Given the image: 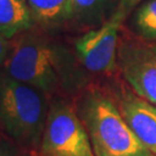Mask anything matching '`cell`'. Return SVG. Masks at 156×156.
I'll return each instance as SVG.
<instances>
[{
    "label": "cell",
    "mask_w": 156,
    "mask_h": 156,
    "mask_svg": "<svg viewBox=\"0 0 156 156\" xmlns=\"http://www.w3.org/2000/svg\"><path fill=\"white\" fill-rule=\"evenodd\" d=\"M119 110L138 139L156 156L155 104L125 91L120 98Z\"/></svg>",
    "instance_id": "cell-7"
},
{
    "label": "cell",
    "mask_w": 156,
    "mask_h": 156,
    "mask_svg": "<svg viewBox=\"0 0 156 156\" xmlns=\"http://www.w3.org/2000/svg\"><path fill=\"white\" fill-rule=\"evenodd\" d=\"M0 102H1V84H0Z\"/></svg>",
    "instance_id": "cell-15"
},
{
    "label": "cell",
    "mask_w": 156,
    "mask_h": 156,
    "mask_svg": "<svg viewBox=\"0 0 156 156\" xmlns=\"http://www.w3.org/2000/svg\"><path fill=\"white\" fill-rule=\"evenodd\" d=\"M33 24L27 0H0V34L7 39L31 29Z\"/></svg>",
    "instance_id": "cell-8"
},
{
    "label": "cell",
    "mask_w": 156,
    "mask_h": 156,
    "mask_svg": "<svg viewBox=\"0 0 156 156\" xmlns=\"http://www.w3.org/2000/svg\"><path fill=\"white\" fill-rule=\"evenodd\" d=\"M109 0H72L73 19L84 24H94L102 20Z\"/></svg>",
    "instance_id": "cell-10"
},
{
    "label": "cell",
    "mask_w": 156,
    "mask_h": 156,
    "mask_svg": "<svg viewBox=\"0 0 156 156\" xmlns=\"http://www.w3.org/2000/svg\"><path fill=\"white\" fill-rule=\"evenodd\" d=\"M126 12L118 7L112 16L75 42V52L82 66L93 73H111L117 64L119 29Z\"/></svg>",
    "instance_id": "cell-5"
},
{
    "label": "cell",
    "mask_w": 156,
    "mask_h": 156,
    "mask_svg": "<svg viewBox=\"0 0 156 156\" xmlns=\"http://www.w3.org/2000/svg\"><path fill=\"white\" fill-rule=\"evenodd\" d=\"M80 112L95 156H154L104 94L96 90L88 93Z\"/></svg>",
    "instance_id": "cell-2"
},
{
    "label": "cell",
    "mask_w": 156,
    "mask_h": 156,
    "mask_svg": "<svg viewBox=\"0 0 156 156\" xmlns=\"http://www.w3.org/2000/svg\"><path fill=\"white\" fill-rule=\"evenodd\" d=\"M48 112L44 91L9 76L1 83L0 124L20 145L28 148L38 147Z\"/></svg>",
    "instance_id": "cell-3"
},
{
    "label": "cell",
    "mask_w": 156,
    "mask_h": 156,
    "mask_svg": "<svg viewBox=\"0 0 156 156\" xmlns=\"http://www.w3.org/2000/svg\"><path fill=\"white\" fill-rule=\"evenodd\" d=\"M135 27L148 41L156 39V0H148L135 14Z\"/></svg>",
    "instance_id": "cell-11"
},
{
    "label": "cell",
    "mask_w": 156,
    "mask_h": 156,
    "mask_svg": "<svg viewBox=\"0 0 156 156\" xmlns=\"http://www.w3.org/2000/svg\"><path fill=\"white\" fill-rule=\"evenodd\" d=\"M119 64L134 93L156 105V39L148 43H124Z\"/></svg>",
    "instance_id": "cell-6"
},
{
    "label": "cell",
    "mask_w": 156,
    "mask_h": 156,
    "mask_svg": "<svg viewBox=\"0 0 156 156\" xmlns=\"http://www.w3.org/2000/svg\"><path fill=\"white\" fill-rule=\"evenodd\" d=\"M139 1L140 0H122V1H120V5H119V8H122L123 11L128 13V11H129L136 2H139Z\"/></svg>",
    "instance_id": "cell-14"
},
{
    "label": "cell",
    "mask_w": 156,
    "mask_h": 156,
    "mask_svg": "<svg viewBox=\"0 0 156 156\" xmlns=\"http://www.w3.org/2000/svg\"><path fill=\"white\" fill-rule=\"evenodd\" d=\"M34 22L53 28L73 19L72 0H27Z\"/></svg>",
    "instance_id": "cell-9"
},
{
    "label": "cell",
    "mask_w": 156,
    "mask_h": 156,
    "mask_svg": "<svg viewBox=\"0 0 156 156\" xmlns=\"http://www.w3.org/2000/svg\"><path fill=\"white\" fill-rule=\"evenodd\" d=\"M0 156H21L9 140L0 135Z\"/></svg>",
    "instance_id": "cell-12"
},
{
    "label": "cell",
    "mask_w": 156,
    "mask_h": 156,
    "mask_svg": "<svg viewBox=\"0 0 156 156\" xmlns=\"http://www.w3.org/2000/svg\"><path fill=\"white\" fill-rule=\"evenodd\" d=\"M11 51V43L4 35L0 34V65L6 62Z\"/></svg>",
    "instance_id": "cell-13"
},
{
    "label": "cell",
    "mask_w": 156,
    "mask_h": 156,
    "mask_svg": "<svg viewBox=\"0 0 156 156\" xmlns=\"http://www.w3.org/2000/svg\"><path fill=\"white\" fill-rule=\"evenodd\" d=\"M41 148L44 156H95L82 120L62 101L49 106Z\"/></svg>",
    "instance_id": "cell-4"
},
{
    "label": "cell",
    "mask_w": 156,
    "mask_h": 156,
    "mask_svg": "<svg viewBox=\"0 0 156 156\" xmlns=\"http://www.w3.org/2000/svg\"><path fill=\"white\" fill-rule=\"evenodd\" d=\"M8 76L52 94L71 82L73 58L64 48L29 29L15 36L6 59Z\"/></svg>",
    "instance_id": "cell-1"
}]
</instances>
